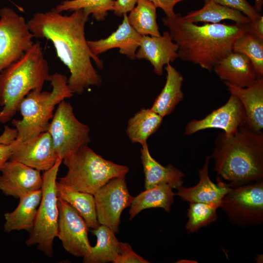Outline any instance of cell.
Returning <instances> with one entry per match:
<instances>
[{
  "label": "cell",
  "mask_w": 263,
  "mask_h": 263,
  "mask_svg": "<svg viewBox=\"0 0 263 263\" xmlns=\"http://www.w3.org/2000/svg\"><path fill=\"white\" fill-rule=\"evenodd\" d=\"M89 16L82 9L67 16L54 8L34 14L27 21L35 38L52 42L57 57L70 71L68 86L74 94L78 95L90 86L100 87L102 82L92 59L100 69H102L103 62L92 52L85 38V27Z\"/></svg>",
  "instance_id": "6da1fadb"
},
{
  "label": "cell",
  "mask_w": 263,
  "mask_h": 263,
  "mask_svg": "<svg viewBox=\"0 0 263 263\" xmlns=\"http://www.w3.org/2000/svg\"><path fill=\"white\" fill-rule=\"evenodd\" d=\"M178 46V55L184 61L198 65L211 72L223 58L233 51L235 41L252 31L251 23H207L198 25L183 19L180 13L162 19Z\"/></svg>",
  "instance_id": "7a4b0ae2"
},
{
  "label": "cell",
  "mask_w": 263,
  "mask_h": 263,
  "mask_svg": "<svg viewBox=\"0 0 263 263\" xmlns=\"http://www.w3.org/2000/svg\"><path fill=\"white\" fill-rule=\"evenodd\" d=\"M219 179L230 188L263 180V134L245 125L235 134L219 133L212 155Z\"/></svg>",
  "instance_id": "3957f363"
},
{
  "label": "cell",
  "mask_w": 263,
  "mask_h": 263,
  "mask_svg": "<svg viewBox=\"0 0 263 263\" xmlns=\"http://www.w3.org/2000/svg\"><path fill=\"white\" fill-rule=\"evenodd\" d=\"M49 66L39 42L0 73V123L9 121L31 91H42L50 77Z\"/></svg>",
  "instance_id": "277c9868"
},
{
  "label": "cell",
  "mask_w": 263,
  "mask_h": 263,
  "mask_svg": "<svg viewBox=\"0 0 263 263\" xmlns=\"http://www.w3.org/2000/svg\"><path fill=\"white\" fill-rule=\"evenodd\" d=\"M67 80V76L60 73L50 75L48 81L51 92L34 90L23 98L19 107L22 119L12 121L17 133L14 144L47 132L56 106L74 95Z\"/></svg>",
  "instance_id": "5b68a950"
},
{
  "label": "cell",
  "mask_w": 263,
  "mask_h": 263,
  "mask_svg": "<svg viewBox=\"0 0 263 263\" xmlns=\"http://www.w3.org/2000/svg\"><path fill=\"white\" fill-rule=\"evenodd\" d=\"M66 174L58 181L65 187L94 195L112 179L126 175L128 167L113 163L95 153L85 145L64 158Z\"/></svg>",
  "instance_id": "8992f818"
},
{
  "label": "cell",
  "mask_w": 263,
  "mask_h": 263,
  "mask_svg": "<svg viewBox=\"0 0 263 263\" xmlns=\"http://www.w3.org/2000/svg\"><path fill=\"white\" fill-rule=\"evenodd\" d=\"M62 160L58 158L42 176V197L34 227L25 242L27 246L36 245L47 256L54 255L53 243L57 237L59 211L56 193V179Z\"/></svg>",
  "instance_id": "52a82bcc"
},
{
  "label": "cell",
  "mask_w": 263,
  "mask_h": 263,
  "mask_svg": "<svg viewBox=\"0 0 263 263\" xmlns=\"http://www.w3.org/2000/svg\"><path fill=\"white\" fill-rule=\"evenodd\" d=\"M220 207L229 221L239 227L260 225L263 222V180L231 188Z\"/></svg>",
  "instance_id": "ba28073f"
},
{
  "label": "cell",
  "mask_w": 263,
  "mask_h": 263,
  "mask_svg": "<svg viewBox=\"0 0 263 263\" xmlns=\"http://www.w3.org/2000/svg\"><path fill=\"white\" fill-rule=\"evenodd\" d=\"M47 132L62 160L91 141L89 127L77 119L72 106L64 100L58 104Z\"/></svg>",
  "instance_id": "9c48e42d"
},
{
  "label": "cell",
  "mask_w": 263,
  "mask_h": 263,
  "mask_svg": "<svg viewBox=\"0 0 263 263\" xmlns=\"http://www.w3.org/2000/svg\"><path fill=\"white\" fill-rule=\"evenodd\" d=\"M27 22L12 8L0 9V73L34 45Z\"/></svg>",
  "instance_id": "30bf717a"
},
{
  "label": "cell",
  "mask_w": 263,
  "mask_h": 263,
  "mask_svg": "<svg viewBox=\"0 0 263 263\" xmlns=\"http://www.w3.org/2000/svg\"><path fill=\"white\" fill-rule=\"evenodd\" d=\"M94 196L99 224L117 233L122 212L130 207L134 198L129 193L125 175L112 179L99 188Z\"/></svg>",
  "instance_id": "8fae6325"
},
{
  "label": "cell",
  "mask_w": 263,
  "mask_h": 263,
  "mask_svg": "<svg viewBox=\"0 0 263 263\" xmlns=\"http://www.w3.org/2000/svg\"><path fill=\"white\" fill-rule=\"evenodd\" d=\"M59 217L57 237L64 249L76 257H85L91 252L88 226L83 218L70 205L58 198Z\"/></svg>",
  "instance_id": "7c38bea8"
},
{
  "label": "cell",
  "mask_w": 263,
  "mask_h": 263,
  "mask_svg": "<svg viewBox=\"0 0 263 263\" xmlns=\"http://www.w3.org/2000/svg\"><path fill=\"white\" fill-rule=\"evenodd\" d=\"M246 120L245 111L241 101L237 96L230 94L224 105L202 119L189 121L184 133L189 135L201 130L219 129L223 130L226 134L232 135L245 125Z\"/></svg>",
  "instance_id": "4fadbf2b"
},
{
  "label": "cell",
  "mask_w": 263,
  "mask_h": 263,
  "mask_svg": "<svg viewBox=\"0 0 263 263\" xmlns=\"http://www.w3.org/2000/svg\"><path fill=\"white\" fill-rule=\"evenodd\" d=\"M58 158L52 137L45 132L17 144L12 142L9 160L45 171L54 165Z\"/></svg>",
  "instance_id": "5bb4252c"
},
{
  "label": "cell",
  "mask_w": 263,
  "mask_h": 263,
  "mask_svg": "<svg viewBox=\"0 0 263 263\" xmlns=\"http://www.w3.org/2000/svg\"><path fill=\"white\" fill-rule=\"evenodd\" d=\"M40 171L15 161H7L0 166V190L7 196L19 198L40 189Z\"/></svg>",
  "instance_id": "9a60e30c"
},
{
  "label": "cell",
  "mask_w": 263,
  "mask_h": 263,
  "mask_svg": "<svg viewBox=\"0 0 263 263\" xmlns=\"http://www.w3.org/2000/svg\"><path fill=\"white\" fill-rule=\"evenodd\" d=\"M178 45L169 32L164 31L159 36H142L135 58L150 61L154 72L161 76L163 74L164 66L178 58Z\"/></svg>",
  "instance_id": "2e32d148"
},
{
  "label": "cell",
  "mask_w": 263,
  "mask_h": 263,
  "mask_svg": "<svg viewBox=\"0 0 263 263\" xmlns=\"http://www.w3.org/2000/svg\"><path fill=\"white\" fill-rule=\"evenodd\" d=\"M210 158L209 156H206L204 167L198 170L199 177L198 184L189 188L182 186L176 188L177 192L175 195L189 203L214 204L220 207L223 198L231 188L219 179H217V184L211 180L208 168Z\"/></svg>",
  "instance_id": "e0dca14e"
},
{
  "label": "cell",
  "mask_w": 263,
  "mask_h": 263,
  "mask_svg": "<svg viewBox=\"0 0 263 263\" xmlns=\"http://www.w3.org/2000/svg\"><path fill=\"white\" fill-rule=\"evenodd\" d=\"M123 19L117 29L105 38L97 40H87L92 52L95 56L113 48H118L119 52L133 60L138 48L142 36L138 33L130 24L128 14L123 15Z\"/></svg>",
  "instance_id": "ac0fdd59"
},
{
  "label": "cell",
  "mask_w": 263,
  "mask_h": 263,
  "mask_svg": "<svg viewBox=\"0 0 263 263\" xmlns=\"http://www.w3.org/2000/svg\"><path fill=\"white\" fill-rule=\"evenodd\" d=\"M230 94L237 96L244 109L245 126L256 132L263 129V77L257 78L250 86L242 88L224 82Z\"/></svg>",
  "instance_id": "d6986e66"
},
{
  "label": "cell",
  "mask_w": 263,
  "mask_h": 263,
  "mask_svg": "<svg viewBox=\"0 0 263 263\" xmlns=\"http://www.w3.org/2000/svg\"><path fill=\"white\" fill-rule=\"evenodd\" d=\"M213 71L224 82L242 88L250 86L258 78L248 57L233 51L219 61Z\"/></svg>",
  "instance_id": "ffe728a7"
},
{
  "label": "cell",
  "mask_w": 263,
  "mask_h": 263,
  "mask_svg": "<svg viewBox=\"0 0 263 263\" xmlns=\"http://www.w3.org/2000/svg\"><path fill=\"white\" fill-rule=\"evenodd\" d=\"M140 152L146 189L160 184H167L173 188L182 186L184 173L171 164L164 167L157 162L150 155L147 143L142 145Z\"/></svg>",
  "instance_id": "44dd1931"
},
{
  "label": "cell",
  "mask_w": 263,
  "mask_h": 263,
  "mask_svg": "<svg viewBox=\"0 0 263 263\" xmlns=\"http://www.w3.org/2000/svg\"><path fill=\"white\" fill-rule=\"evenodd\" d=\"M42 197L41 189L26 194L19 199V202L13 211L4 215V230L10 232L22 230H32Z\"/></svg>",
  "instance_id": "7402d4cb"
},
{
  "label": "cell",
  "mask_w": 263,
  "mask_h": 263,
  "mask_svg": "<svg viewBox=\"0 0 263 263\" xmlns=\"http://www.w3.org/2000/svg\"><path fill=\"white\" fill-rule=\"evenodd\" d=\"M165 68L167 72L165 84L150 108L162 117L170 114L184 96L182 90L183 75L170 63Z\"/></svg>",
  "instance_id": "603a6c76"
},
{
  "label": "cell",
  "mask_w": 263,
  "mask_h": 263,
  "mask_svg": "<svg viewBox=\"0 0 263 263\" xmlns=\"http://www.w3.org/2000/svg\"><path fill=\"white\" fill-rule=\"evenodd\" d=\"M204 5L201 8L182 16L183 19L194 23L198 22L219 23L225 19L241 24L251 23L248 17L239 11L221 5L214 0H204Z\"/></svg>",
  "instance_id": "cb8c5ba5"
},
{
  "label": "cell",
  "mask_w": 263,
  "mask_h": 263,
  "mask_svg": "<svg viewBox=\"0 0 263 263\" xmlns=\"http://www.w3.org/2000/svg\"><path fill=\"white\" fill-rule=\"evenodd\" d=\"M167 184H160L146 189L135 198L130 206V220H132L141 211L150 208H162L170 212L175 193Z\"/></svg>",
  "instance_id": "d4e9b609"
},
{
  "label": "cell",
  "mask_w": 263,
  "mask_h": 263,
  "mask_svg": "<svg viewBox=\"0 0 263 263\" xmlns=\"http://www.w3.org/2000/svg\"><path fill=\"white\" fill-rule=\"evenodd\" d=\"M91 232L97 238L88 255L83 258L84 263H115L119 255L120 242L108 227L100 225Z\"/></svg>",
  "instance_id": "484cf974"
},
{
  "label": "cell",
  "mask_w": 263,
  "mask_h": 263,
  "mask_svg": "<svg viewBox=\"0 0 263 263\" xmlns=\"http://www.w3.org/2000/svg\"><path fill=\"white\" fill-rule=\"evenodd\" d=\"M163 118L150 108H142L128 121L126 132L129 139L141 146L147 143L149 137L160 126Z\"/></svg>",
  "instance_id": "4316f807"
},
{
  "label": "cell",
  "mask_w": 263,
  "mask_h": 263,
  "mask_svg": "<svg viewBox=\"0 0 263 263\" xmlns=\"http://www.w3.org/2000/svg\"><path fill=\"white\" fill-rule=\"evenodd\" d=\"M56 193L58 198L73 207L83 218L89 228H96L99 224L94 195L71 190L57 181Z\"/></svg>",
  "instance_id": "83f0119b"
},
{
  "label": "cell",
  "mask_w": 263,
  "mask_h": 263,
  "mask_svg": "<svg viewBox=\"0 0 263 263\" xmlns=\"http://www.w3.org/2000/svg\"><path fill=\"white\" fill-rule=\"evenodd\" d=\"M157 8L148 0H137L128 15L130 25L142 36L161 35L157 23Z\"/></svg>",
  "instance_id": "f1b7e54d"
},
{
  "label": "cell",
  "mask_w": 263,
  "mask_h": 263,
  "mask_svg": "<svg viewBox=\"0 0 263 263\" xmlns=\"http://www.w3.org/2000/svg\"><path fill=\"white\" fill-rule=\"evenodd\" d=\"M233 51L246 56L251 61L258 78L263 77V39L252 31L241 35L235 42Z\"/></svg>",
  "instance_id": "f546056e"
},
{
  "label": "cell",
  "mask_w": 263,
  "mask_h": 263,
  "mask_svg": "<svg viewBox=\"0 0 263 263\" xmlns=\"http://www.w3.org/2000/svg\"><path fill=\"white\" fill-rule=\"evenodd\" d=\"M114 3V0H64L55 8L59 13L82 9L88 15H92L97 21H101L105 19L108 11L113 10Z\"/></svg>",
  "instance_id": "4dcf8cb0"
},
{
  "label": "cell",
  "mask_w": 263,
  "mask_h": 263,
  "mask_svg": "<svg viewBox=\"0 0 263 263\" xmlns=\"http://www.w3.org/2000/svg\"><path fill=\"white\" fill-rule=\"evenodd\" d=\"M219 207L218 205L214 204L189 203L187 214L188 221L186 225L188 232H196L216 221L218 219L217 209Z\"/></svg>",
  "instance_id": "1f68e13d"
},
{
  "label": "cell",
  "mask_w": 263,
  "mask_h": 263,
  "mask_svg": "<svg viewBox=\"0 0 263 263\" xmlns=\"http://www.w3.org/2000/svg\"><path fill=\"white\" fill-rule=\"evenodd\" d=\"M215 2L239 11L248 17L251 23L255 22L262 15L254 6L250 4L246 0H214Z\"/></svg>",
  "instance_id": "d6a6232c"
},
{
  "label": "cell",
  "mask_w": 263,
  "mask_h": 263,
  "mask_svg": "<svg viewBox=\"0 0 263 263\" xmlns=\"http://www.w3.org/2000/svg\"><path fill=\"white\" fill-rule=\"evenodd\" d=\"M148 263L142 257L135 253L127 243L120 242L119 255L115 263Z\"/></svg>",
  "instance_id": "836d02e7"
},
{
  "label": "cell",
  "mask_w": 263,
  "mask_h": 263,
  "mask_svg": "<svg viewBox=\"0 0 263 263\" xmlns=\"http://www.w3.org/2000/svg\"><path fill=\"white\" fill-rule=\"evenodd\" d=\"M152 2L156 8H160L165 13L167 17L173 16L175 13L174 7L175 5L182 1L186 0H148Z\"/></svg>",
  "instance_id": "e575fe53"
},
{
  "label": "cell",
  "mask_w": 263,
  "mask_h": 263,
  "mask_svg": "<svg viewBox=\"0 0 263 263\" xmlns=\"http://www.w3.org/2000/svg\"><path fill=\"white\" fill-rule=\"evenodd\" d=\"M137 0H116L113 13L118 17L130 12L135 6Z\"/></svg>",
  "instance_id": "d590c367"
},
{
  "label": "cell",
  "mask_w": 263,
  "mask_h": 263,
  "mask_svg": "<svg viewBox=\"0 0 263 263\" xmlns=\"http://www.w3.org/2000/svg\"><path fill=\"white\" fill-rule=\"evenodd\" d=\"M16 137V130L5 126L2 134L0 136V143L4 144L12 143Z\"/></svg>",
  "instance_id": "8d00e7d4"
},
{
  "label": "cell",
  "mask_w": 263,
  "mask_h": 263,
  "mask_svg": "<svg viewBox=\"0 0 263 263\" xmlns=\"http://www.w3.org/2000/svg\"><path fill=\"white\" fill-rule=\"evenodd\" d=\"M12 150V143H0V166L10 159Z\"/></svg>",
  "instance_id": "74e56055"
},
{
  "label": "cell",
  "mask_w": 263,
  "mask_h": 263,
  "mask_svg": "<svg viewBox=\"0 0 263 263\" xmlns=\"http://www.w3.org/2000/svg\"><path fill=\"white\" fill-rule=\"evenodd\" d=\"M253 32L263 39V16L254 23H251Z\"/></svg>",
  "instance_id": "f35d334b"
},
{
  "label": "cell",
  "mask_w": 263,
  "mask_h": 263,
  "mask_svg": "<svg viewBox=\"0 0 263 263\" xmlns=\"http://www.w3.org/2000/svg\"><path fill=\"white\" fill-rule=\"evenodd\" d=\"M263 4V0H255L254 7L260 12L262 10Z\"/></svg>",
  "instance_id": "ab89813d"
}]
</instances>
